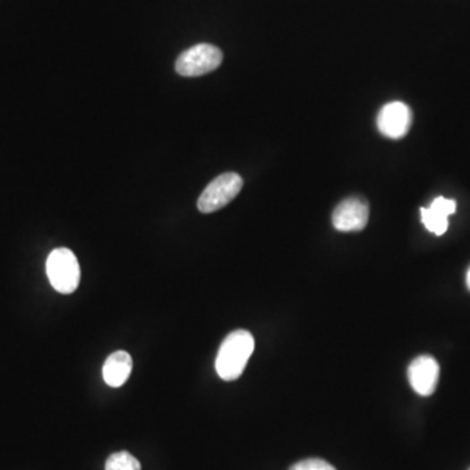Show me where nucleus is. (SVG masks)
Segmentation results:
<instances>
[{
    "mask_svg": "<svg viewBox=\"0 0 470 470\" xmlns=\"http://www.w3.org/2000/svg\"><path fill=\"white\" fill-rule=\"evenodd\" d=\"M255 349V340L249 330L238 329L229 333L222 341L216 358V372L225 381L241 378L247 362Z\"/></svg>",
    "mask_w": 470,
    "mask_h": 470,
    "instance_id": "f257e3e1",
    "label": "nucleus"
},
{
    "mask_svg": "<svg viewBox=\"0 0 470 470\" xmlns=\"http://www.w3.org/2000/svg\"><path fill=\"white\" fill-rule=\"evenodd\" d=\"M51 286L62 295H71L80 284V266L75 253L68 249L51 251L47 261Z\"/></svg>",
    "mask_w": 470,
    "mask_h": 470,
    "instance_id": "f03ea898",
    "label": "nucleus"
},
{
    "mask_svg": "<svg viewBox=\"0 0 470 470\" xmlns=\"http://www.w3.org/2000/svg\"><path fill=\"white\" fill-rule=\"evenodd\" d=\"M222 59L224 56L218 47L199 44L179 56L175 62V70L179 75L186 78H198L218 70Z\"/></svg>",
    "mask_w": 470,
    "mask_h": 470,
    "instance_id": "7ed1b4c3",
    "label": "nucleus"
},
{
    "mask_svg": "<svg viewBox=\"0 0 470 470\" xmlns=\"http://www.w3.org/2000/svg\"><path fill=\"white\" fill-rule=\"evenodd\" d=\"M244 187V179L236 173H225L213 179L201 193L198 208L201 213H213L235 201Z\"/></svg>",
    "mask_w": 470,
    "mask_h": 470,
    "instance_id": "20e7f679",
    "label": "nucleus"
},
{
    "mask_svg": "<svg viewBox=\"0 0 470 470\" xmlns=\"http://www.w3.org/2000/svg\"><path fill=\"white\" fill-rule=\"evenodd\" d=\"M413 124L412 109L400 101L389 102L379 111L376 124L381 135L386 138L397 139L407 135Z\"/></svg>",
    "mask_w": 470,
    "mask_h": 470,
    "instance_id": "39448f33",
    "label": "nucleus"
},
{
    "mask_svg": "<svg viewBox=\"0 0 470 470\" xmlns=\"http://www.w3.org/2000/svg\"><path fill=\"white\" fill-rule=\"evenodd\" d=\"M370 208L361 198L345 199L333 210L332 224L338 232H361L369 222Z\"/></svg>",
    "mask_w": 470,
    "mask_h": 470,
    "instance_id": "423d86ee",
    "label": "nucleus"
},
{
    "mask_svg": "<svg viewBox=\"0 0 470 470\" xmlns=\"http://www.w3.org/2000/svg\"><path fill=\"white\" fill-rule=\"evenodd\" d=\"M440 367L432 355H421L410 363L407 370L410 386L418 395L432 396L437 391Z\"/></svg>",
    "mask_w": 470,
    "mask_h": 470,
    "instance_id": "0eeeda50",
    "label": "nucleus"
},
{
    "mask_svg": "<svg viewBox=\"0 0 470 470\" xmlns=\"http://www.w3.org/2000/svg\"><path fill=\"white\" fill-rule=\"evenodd\" d=\"M456 212V201L439 196L429 208H421V218L426 229L443 235L449 229V218Z\"/></svg>",
    "mask_w": 470,
    "mask_h": 470,
    "instance_id": "6e6552de",
    "label": "nucleus"
},
{
    "mask_svg": "<svg viewBox=\"0 0 470 470\" xmlns=\"http://www.w3.org/2000/svg\"><path fill=\"white\" fill-rule=\"evenodd\" d=\"M132 358L124 350L113 353L102 367L105 383L113 389L124 386L132 372Z\"/></svg>",
    "mask_w": 470,
    "mask_h": 470,
    "instance_id": "1a4fd4ad",
    "label": "nucleus"
},
{
    "mask_svg": "<svg viewBox=\"0 0 470 470\" xmlns=\"http://www.w3.org/2000/svg\"><path fill=\"white\" fill-rule=\"evenodd\" d=\"M105 470H141V463L130 452H116L107 458Z\"/></svg>",
    "mask_w": 470,
    "mask_h": 470,
    "instance_id": "9d476101",
    "label": "nucleus"
},
{
    "mask_svg": "<svg viewBox=\"0 0 470 470\" xmlns=\"http://www.w3.org/2000/svg\"><path fill=\"white\" fill-rule=\"evenodd\" d=\"M289 470H336L330 466L329 463H327L326 460H321V458H307V460L299 461V463L295 464Z\"/></svg>",
    "mask_w": 470,
    "mask_h": 470,
    "instance_id": "9b49d317",
    "label": "nucleus"
},
{
    "mask_svg": "<svg viewBox=\"0 0 470 470\" xmlns=\"http://www.w3.org/2000/svg\"><path fill=\"white\" fill-rule=\"evenodd\" d=\"M466 286H468V289L470 290V268L468 273H466Z\"/></svg>",
    "mask_w": 470,
    "mask_h": 470,
    "instance_id": "f8f14e48",
    "label": "nucleus"
}]
</instances>
